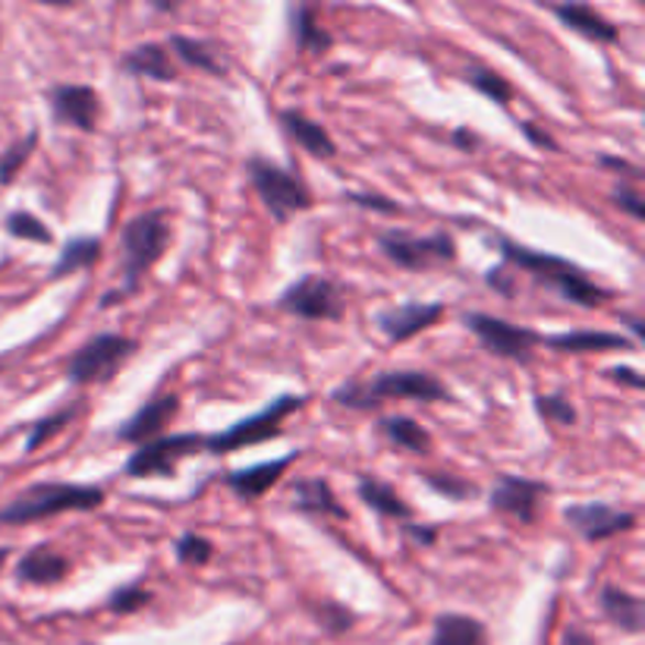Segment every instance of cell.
Segmentation results:
<instances>
[{"label":"cell","mask_w":645,"mask_h":645,"mask_svg":"<svg viewBox=\"0 0 645 645\" xmlns=\"http://www.w3.org/2000/svg\"><path fill=\"white\" fill-rule=\"evenodd\" d=\"M289 32H293L296 47L306 51V54H328L335 45L331 32H325V25L318 23L315 10H309V7H296L289 13Z\"/></svg>","instance_id":"cell-27"},{"label":"cell","mask_w":645,"mask_h":645,"mask_svg":"<svg viewBox=\"0 0 645 645\" xmlns=\"http://www.w3.org/2000/svg\"><path fill=\"white\" fill-rule=\"evenodd\" d=\"M152 601V592L142 586V582H130V586H123V589H117L108 601V608H111L113 614H135L139 608H145Z\"/></svg>","instance_id":"cell-38"},{"label":"cell","mask_w":645,"mask_h":645,"mask_svg":"<svg viewBox=\"0 0 645 645\" xmlns=\"http://www.w3.org/2000/svg\"><path fill=\"white\" fill-rule=\"evenodd\" d=\"M35 145H39V133L32 130V133H25L17 145H10L3 157H0V186H10L17 174L25 167V161L32 157L35 152Z\"/></svg>","instance_id":"cell-33"},{"label":"cell","mask_w":645,"mask_h":645,"mask_svg":"<svg viewBox=\"0 0 645 645\" xmlns=\"http://www.w3.org/2000/svg\"><path fill=\"white\" fill-rule=\"evenodd\" d=\"M453 142H457V145H460L463 152H472V149L479 145V142H475V135L467 133V130H457V133H453Z\"/></svg>","instance_id":"cell-48"},{"label":"cell","mask_w":645,"mask_h":645,"mask_svg":"<svg viewBox=\"0 0 645 645\" xmlns=\"http://www.w3.org/2000/svg\"><path fill=\"white\" fill-rule=\"evenodd\" d=\"M523 133H526V139H529V142H535V145H542V149H551V152H557L555 139H551L548 133H538L533 123H523Z\"/></svg>","instance_id":"cell-43"},{"label":"cell","mask_w":645,"mask_h":645,"mask_svg":"<svg viewBox=\"0 0 645 645\" xmlns=\"http://www.w3.org/2000/svg\"><path fill=\"white\" fill-rule=\"evenodd\" d=\"M98 255H101V240H98V237H73V240L64 245L57 265L51 267V281H61V277L76 274V271H86V267H91L98 262Z\"/></svg>","instance_id":"cell-28"},{"label":"cell","mask_w":645,"mask_h":645,"mask_svg":"<svg viewBox=\"0 0 645 645\" xmlns=\"http://www.w3.org/2000/svg\"><path fill=\"white\" fill-rule=\"evenodd\" d=\"M467 79L469 86L475 91H482V95H489L491 101H498L501 108H507L511 105V98H513V89H511V83L501 76V73H494V69H485V67H472L467 69Z\"/></svg>","instance_id":"cell-32"},{"label":"cell","mask_w":645,"mask_h":645,"mask_svg":"<svg viewBox=\"0 0 645 645\" xmlns=\"http://www.w3.org/2000/svg\"><path fill=\"white\" fill-rule=\"evenodd\" d=\"M167 51L177 54L183 64H189L193 69H205L211 76H223V64L218 61V54L211 47L199 42V39H189V35H171Z\"/></svg>","instance_id":"cell-30"},{"label":"cell","mask_w":645,"mask_h":645,"mask_svg":"<svg viewBox=\"0 0 645 645\" xmlns=\"http://www.w3.org/2000/svg\"><path fill=\"white\" fill-rule=\"evenodd\" d=\"M315 614H318V621L325 623V630H328V633H335V636L347 633V630L353 626V621H357V617H353L343 604H335V601L318 604V611H315Z\"/></svg>","instance_id":"cell-39"},{"label":"cell","mask_w":645,"mask_h":645,"mask_svg":"<svg viewBox=\"0 0 645 645\" xmlns=\"http://www.w3.org/2000/svg\"><path fill=\"white\" fill-rule=\"evenodd\" d=\"M347 201H353L359 208H369V211H379V215H401L403 208L387 196H372V193H347Z\"/></svg>","instance_id":"cell-40"},{"label":"cell","mask_w":645,"mask_h":645,"mask_svg":"<svg viewBox=\"0 0 645 645\" xmlns=\"http://www.w3.org/2000/svg\"><path fill=\"white\" fill-rule=\"evenodd\" d=\"M548 494H551V489L545 482H535L526 475H498V482L489 494V504L491 511L511 513L523 523H533L542 498H548Z\"/></svg>","instance_id":"cell-12"},{"label":"cell","mask_w":645,"mask_h":645,"mask_svg":"<svg viewBox=\"0 0 645 645\" xmlns=\"http://www.w3.org/2000/svg\"><path fill=\"white\" fill-rule=\"evenodd\" d=\"M564 645H595V639L586 636L582 630H567V633H564Z\"/></svg>","instance_id":"cell-47"},{"label":"cell","mask_w":645,"mask_h":645,"mask_svg":"<svg viewBox=\"0 0 645 645\" xmlns=\"http://www.w3.org/2000/svg\"><path fill=\"white\" fill-rule=\"evenodd\" d=\"M611 375H614V381H621V384H630V387H636V391H643L645 381L639 379V372H636V369H614Z\"/></svg>","instance_id":"cell-44"},{"label":"cell","mask_w":645,"mask_h":645,"mask_svg":"<svg viewBox=\"0 0 645 645\" xmlns=\"http://www.w3.org/2000/svg\"><path fill=\"white\" fill-rule=\"evenodd\" d=\"M289 507L306 513V516H331V520H347L350 516L340 507L335 489L325 479H315V475L293 479V485H289Z\"/></svg>","instance_id":"cell-18"},{"label":"cell","mask_w":645,"mask_h":645,"mask_svg":"<svg viewBox=\"0 0 645 645\" xmlns=\"http://www.w3.org/2000/svg\"><path fill=\"white\" fill-rule=\"evenodd\" d=\"M51 111L73 130L95 133V127L101 120V98L91 86H54L51 89Z\"/></svg>","instance_id":"cell-15"},{"label":"cell","mask_w":645,"mask_h":645,"mask_svg":"<svg viewBox=\"0 0 645 645\" xmlns=\"http://www.w3.org/2000/svg\"><path fill=\"white\" fill-rule=\"evenodd\" d=\"M485 284H489L491 289H498V293H504V296H513V284L504 267H491L489 274H485Z\"/></svg>","instance_id":"cell-42"},{"label":"cell","mask_w":645,"mask_h":645,"mask_svg":"<svg viewBox=\"0 0 645 645\" xmlns=\"http://www.w3.org/2000/svg\"><path fill=\"white\" fill-rule=\"evenodd\" d=\"M105 504V489L98 485H69V482H35L20 491L10 504L0 507V526H25L51 520L57 513L95 511Z\"/></svg>","instance_id":"cell-3"},{"label":"cell","mask_w":645,"mask_h":645,"mask_svg":"<svg viewBox=\"0 0 645 645\" xmlns=\"http://www.w3.org/2000/svg\"><path fill=\"white\" fill-rule=\"evenodd\" d=\"M359 501L369 507V511L381 513V516H394V520H409L413 507L403 501L397 491L391 489L387 482H381L375 475H362L359 479Z\"/></svg>","instance_id":"cell-26"},{"label":"cell","mask_w":645,"mask_h":645,"mask_svg":"<svg viewBox=\"0 0 645 645\" xmlns=\"http://www.w3.org/2000/svg\"><path fill=\"white\" fill-rule=\"evenodd\" d=\"M611 199H614V205L617 208H623L633 221H643L645 218V205H643V196L633 189V186H617L614 193H611Z\"/></svg>","instance_id":"cell-41"},{"label":"cell","mask_w":645,"mask_h":645,"mask_svg":"<svg viewBox=\"0 0 645 645\" xmlns=\"http://www.w3.org/2000/svg\"><path fill=\"white\" fill-rule=\"evenodd\" d=\"M296 457L299 453H287L281 460H265V463H255V467L233 469V472H227V489L243 501H259L284 479V472H287V467H293Z\"/></svg>","instance_id":"cell-17"},{"label":"cell","mask_w":645,"mask_h":645,"mask_svg":"<svg viewBox=\"0 0 645 645\" xmlns=\"http://www.w3.org/2000/svg\"><path fill=\"white\" fill-rule=\"evenodd\" d=\"M535 413L545 419V423H555L564 425V428H570V425H577V406L567 401L564 394H548V397H535Z\"/></svg>","instance_id":"cell-34"},{"label":"cell","mask_w":645,"mask_h":645,"mask_svg":"<svg viewBox=\"0 0 645 645\" xmlns=\"http://www.w3.org/2000/svg\"><path fill=\"white\" fill-rule=\"evenodd\" d=\"M7 233L17 237V240H32V243H51L54 240V233L47 230V223L39 221L29 211H13L7 218Z\"/></svg>","instance_id":"cell-35"},{"label":"cell","mask_w":645,"mask_h":645,"mask_svg":"<svg viewBox=\"0 0 645 645\" xmlns=\"http://www.w3.org/2000/svg\"><path fill=\"white\" fill-rule=\"evenodd\" d=\"M501 245V259L507 265L520 267L526 274H533L538 284H545L548 289H555L557 296H564L567 303L573 306H582V309H599L604 306L611 296V289L599 287L589 281V274L577 267L573 262L560 259V255H551V252H538V249H529L523 243H513L507 237L498 240Z\"/></svg>","instance_id":"cell-1"},{"label":"cell","mask_w":645,"mask_h":645,"mask_svg":"<svg viewBox=\"0 0 645 645\" xmlns=\"http://www.w3.org/2000/svg\"><path fill=\"white\" fill-rule=\"evenodd\" d=\"M381 431L384 438L401 450L409 453H431V435L425 431L416 419H406V416H387L381 419Z\"/></svg>","instance_id":"cell-29"},{"label":"cell","mask_w":645,"mask_h":645,"mask_svg":"<svg viewBox=\"0 0 645 645\" xmlns=\"http://www.w3.org/2000/svg\"><path fill=\"white\" fill-rule=\"evenodd\" d=\"M379 245L381 252L403 271H428V267L457 259V243L445 230L428 233V237H416L406 230H387L379 237Z\"/></svg>","instance_id":"cell-8"},{"label":"cell","mask_w":645,"mask_h":645,"mask_svg":"<svg viewBox=\"0 0 645 645\" xmlns=\"http://www.w3.org/2000/svg\"><path fill=\"white\" fill-rule=\"evenodd\" d=\"M445 318V303H403L397 309H387L379 315L381 335L391 343H403L409 337L423 335L428 328H435Z\"/></svg>","instance_id":"cell-16"},{"label":"cell","mask_w":645,"mask_h":645,"mask_svg":"<svg viewBox=\"0 0 645 645\" xmlns=\"http://www.w3.org/2000/svg\"><path fill=\"white\" fill-rule=\"evenodd\" d=\"M601 167H611V171H617V174H630V177H639V171L633 167V164H626L623 157H601Z\"/></svg>","instance_id":"cell-45"},{"label":"cell","mask_w":645,"mask_h":645,"mask_svg":"<svg viewBox=\"0 0 645 645\" xmlns=\"http://www.w3.org/2000/svg\"><path fill=\"white\" fill-rule=\"evenodd\" d=\"M431 645H489V630L467 614H441L435 621Z\"/></svg>","instance_id":"cell-25"},{"label":"cell","mask_w":645,"mask_h":645,"mask_svg":"<svg viewBox=\"0 0 645 645\" xmlns=\"http://www.w3.org/2000/svg\"><path fill=\"white\" fill-rule=\"evenodd\" d=\"M167 243H171V223H167V215L155 208V211H145L133 221L123 227L120 233V265H123V284L111 293H105L101 299V309H111L113 303L133 296L142 287V277L152 271V265L161 262V255L167 252Z\"/></svg>","instance_id":"cell-2"},{"label":"cell","mask_w":645,"mask_h":645,"mask_svg":"<svg viewBox=\"0 0 645 645\" xmlns=\"http://www.w3.org/2000/svg\"><path fill=\"white\" fill-rule=\"evenodd\" d=\"M177 413H179L177 394H161V397H152L149 403H142L127 423L120 425L117 441H127V445H149V441H155L157 435L177 419Z\"/></svg>","instance_id":"cell-14"},{"label":"cell","mask_w":645,"mask_h":645,"mask_svg":"<svg viewBox=\"0 0 645 645\" xmlns=\"http://www.w3.org/2000/svg\"><path fill=\"white\" fill-rule=\"evenodd\" d=\"M425 485L438 494H445L450 501H469L479 494V485L469 482V479H457V475H445V472H425Z\"/></svg>","instance_id":"cell-36"},{"label":"cell","mask_w":645,"mask_h":645,"mask_svg":"<svg viewBox=\"0 0 645 645\" xmlns=\"http://www.w3.org/2000/svg\"><path fill=\"white\" fill-rule=\"evenodd\" d=\"M306 397H293V394H284L277 401H271L265 409L245 416L240 423H233L230 428H223L221 435H208L205 438V450L208 453H233L240 447L262 445V441H271L281 435V425L287 416H293L296 409H303Z\"/></svg>","instance_id":"cell-6"},{"label":"cell","mask_w":645,"mask_h":645,"mask_svg":"<svg viewBox=\"0 0 645 645\" xmlns=\"http://www.w3.org/2000/svg\"><path fill=\"white\" fill-rule=\"evenodd\" d=\"M79 413H83V401L69 403V406H64V409H57V413H51V416H45V419H39V423L32 425V431H29L25 450H29V453H32V450H39V447L45 445V441H51L54 435H61V431H64V428H67Z\"/></svg>","instance_id":"cell-31"},{"label":"cell","mask_w":645,"mask_h":645,"mask_svg":"<svg viewBox=\"0 0 645 645\" xmlns=\"http://www.w3.org/2000/svg\"><path fill=\"white\" fill-rule=\"evenodd\" d=\"M542 343L560 353H604V350H630L633 343L611 331H564V335L542 337Z\"/></svg>","instance_id":"cell-23"},{"label":"cell","mask_w":645,"mask_h":645,"mask_svg":"<svg viewBox=\"0 0 645 645\" xmlns=\"http://www.w3.org/2000/svg\"><path fill=\"white\" fill-rule=\"evenodd\" d=\"M551 10H555L557 20L567 25L570 32H577V35H582V39H589V42L614 45V42L621 39L617 25L608 23L601 13H595V10H592V7H586V3H564V7H551Z\"/></svg>","instance_id":"cell-19"},{"label":"cell","mask_w":645,"mask_h":645,"mask_svg":"<svg viewBox=\"0 0 645 645\" xmlns=\"http://www.w3.org/2000/svg\"><path fill=\"white\" fill-rule=\"evenodd\" d=\"M277 309L296 315L303 321H340L347 311V303H343V293L335 281H328L321 274H306L281 293Z\"/></svg>","instance_id":"cell-9"},{"label":"cell","mask_w":645,"mask_h":645,"mask_svg":"<svg viewBox=\"0 0 645 645\" xmlns=\"http://www.w3.org/2000/svg\"><path fill=\"white\" fill-rule=\"evenodd\" d=\"M601 611H604V617L614 623V626H621L623 633H639V630H643V599L623 592L617 586H604V589H601Z\"/></svg>","instance_id":"cell-24"},{"label":"cell","mask_w":645,"mask_h":645,"mask_svg":"<svg viewBox=\"0 0 645 645\" xmlns=\"http://www.w3.org/2000/svg\"><path fill=\"white\" fill-rule=\"evenodd\" d=\"M69 573V560L57 555L54 548H32L29 555L20 557L17 564V579L29 582V586H57L64 582Z\"/></svg>","instance_id":"cell-20"},{"label":"cell","mask_w":645,"mask_h":645,"mask_svg":"<svg viewBox=\"0 0 645 645\" xmlns=\"http://www.w3.org/2000/svg\"><path fill=\"white\" fill-rule=\"evenodd\" d=\"M139 350L133 337L98 335L83 343L67 362V379L73 384H105L111 381Z\"/></svg>","instance_id":"cell-7"},{"label":"cell","mask_w":645,"mask_h":645,"mask_svg":"<svg viewBox=\"0 0 645 645\" xmlns=\"http://www.w3.org/2000/svg\"><path fill=\"white\" fill-rule=\"evenodd\" d=\"M331 397L347 409H375L384 401L441 403L450 401V391L428 372H379L375 379L337 387Z\"/></svg>","instance_id":"cell-4"},{"label":"cell","mask_w":645,"mask_h":645,"mask_svg":"<svg viewBox=\"0 0 645 645\" xmlns=\"http://www.w3.org/2000/svg\"><path fill=\"white\" fill-rule=\"evenodd\" d=\"M409 535H413L416 542H423V545H431V542L438 538V529H435V526H409Z\"/></svg>","instance_id":"cell-46"},{"label":"cell","mask_w":645,"mask_h":645,"mask_svg":"<svg viewBox=\"0 0 645 645\" xmlns=\"http://www.w3.org/2000/svg\"><path fill=\"white\" fill-rule=\"evenodd\" d=\"M205 450V435H167V438H155L149 445L135 447L127 460V472L135 479H152V475H174L183 460L196 457Z\"/></svg>","instance_id":"cell-11"},{"label":"cell","mask_w":645,"mask_h":645,"mask_svg":"<svg viewBox=\"0 0 645 645\" xmlns=\"http://www.w3.org/2000/svg\"><path fill=\"white\" fill-rule=\"evenodd\" d=\"M245 174H249L252 189L259 193V199L265 201L267 215L277 223L289 221L293 215L311 208L309 186L287 167H277L267 157L252 155L245 161Z\"/></svg>","instance_id":"cell-5"},{"label":"cell","mask_w":645,"mask_h":645,"mask_svg":"<svg viewBox=\"0 0 645 645\" xmlns=\"http://www.w3.org/2000/svg\"><path fill=\"white\" fill-rule=\"evenodd\" d=\"M467 328L489 350L491 357L513 359V362H529L533 350L542 343V335L533 331V328L511 325V321L485 315V311H469Z\"/></svg>","instance_id":"cell-10"},{"label":"cell","mask_w":645,"mask_h":645,"mask_svg":"<svg viewBox=\"0 0 645 645\" xmlns=\"http://www.w3.org/2000/svg\"><path fill=\"white\" fill-rule=\"evenodd\" d=\"M120 67L133 76H145V79H155V83H174L177 79V67H174V57L167 45H157V42H149V45L133 47L130 54H123Z\"/></svg>","instance_id":"cell-21"},{"label":"cell","mask_w":645,"mask_h":645,"mask_svg":"<svg viewBox=\"0 0 645 645\" xmlns=\"http://www.w3.org/2000/svg\"><path fill=\"white\" fill-rule=\"evenodd\" d=\"M281 123H284V130H287L289 139H293L299 149H306L311 157H321V161L335 157V152H337L335 139L328 135V130H325L321 123L309 120L306 113L284 111L281 113Z\"/></svg>","instance_id":"cell-22"},{"label":"cell","mask_w":645,"mask_h":645,"mask_svg":"<svg viewBox=\"0 0 645 645\" xmlns=\"http://www.w3.org/2000/svg\"><path fill=\"white\" fill-rule=\"evenodd\" d=\"M211 555H215V545L205 535L186 533L177 542V560L186 564V567H205L211 560Z\"/></svg>","instance_id":"cell-37"},{"label":"cell","mask_w":645,"mask_h":645,"mask_svg":"<svg viewBox=\"0 0 645 645\" xmlns=\"http://www.w3.org/2000/svg\"><path fill=\"white\" fill-rule=\"evenodd\" d=\"M564 520L577 529L586 542H604L611 535L626 533L636 526V513L617 511L611 504L601 501H586V504H573L564 511Z\"/></svg>","instance_id":"cell-13"},{"label":"cell","mask_w":645,"mask_h":645,"mask_svg":"<svg viewBox=\"0 0 645 645\" xmlns=\"http://www.w3.org/2000/svg\"><path fill=\"white\" fill-rule=\"evenodd\" d=\"M7 557H10V548H0V567L7 564Z\"/></svg>","instance_id":"cell-49"}]
</instances>
